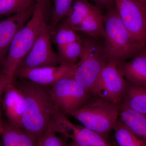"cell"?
Here are the masks:
<instances>
[{"mask_svg":"<svg viewBox=\"0 0 146 146\" xmlns=\"http://www.w3.org/2000/svg\"><path fill=\"white\" fill-rule=\"evenodd\" d=\"M51 0H36L32 16L13 38L2 64L1 72L11 81L22 59L31 50L39 36L47 17L52 13Z\"/></svg>","mask_w":146,"mask_h":146,"instance_id":"6da1fadb","label":"cell"},{"mask_svg":"<svg viewBox=\"0 0 146 146\" xmlns=\"http://www.w3.org/2000/svg\"><path fill=\"white\" fill-rule=\"evenodd\" d=\"M17 86L24 97L22 129L37 139L49 126L57 108L46 86L30 81Z\"/></svg>","mask_w":146,"mask_h":146,"instance_id":"7a4b0ae2","label":"cell"},{"mask_svg":"<svg viewBox=\"0 0 146 146\" xmlns=\"http://www.w3.org/2000/svg\"><path fill=\"white\" fill-rule=\"evenodd\" d=\"M106 36L103 43L104 56L106 63L119 65L133 58L145 50L134 41L123 25L115 6L103 15Z\"/></svg>","mask_w":146,"mask_h":146,"instance_id":"3957f363","label":"cell"},{"mask_svg":"<svg viewBox=\"0 0 146 146\" xmlns=\"http://www.w3.org/2000/svg\"><path fill=\"white\" fill-rule=\"evenodd\" d=\"M119 108V106L92 94L80 108L70 116L108 140L118 120Z\"/></svg>","mask_w":146,"mask_h":146,"instance_id":"277c9868","label":"cell"},{"mask_svg":"<svg viewBox=\"0 0 146 146\" xmlns=\"http://www.w3.org/2000/svg\"><path fill=\"white\" fill-rule=\"evenodd\" d=\"M94 38L90 37L82 40V52L72 77L77 83L91 94L102 69L107 63L104 56L103 44Z\"/></svg>","mask_w":146,"mask_h":146,"instance_id":"5b68a950","label":"cell"},{"mask_svg":"<svg viewBox=\"0 0 146 146\" xmlns=\"http://www.w3.org/2000/svg\"><path fill=\"white\" fill-rule=\"evenodd\" d=\"M49 86L47 89L56 106L67 116L80 108L92 95L72 77L61 79Z\"/></svg>","mask_w":146,"mask_h":146,"instance_id":"8992f818","label":"cell"},{"mask_svg":"<svg viewBox=\"0 0 146 146\" xmlns=\"http://www.w3.org/2000/svg\"><path fill=\"white\" fill-rule=\"evenodd\" d=\"M59 110L53 114L51 127L56 133L70 138L74 143L86 146H112L107 140L96 131L73 123Z\"/></svg>","mask_w":146,"mask_h":146,"instance_id":"52a82bcc","label":"cell"},{"mask_svg":"<svg viewBox=\"0 0 146 146\" xmlns=\"http://www.w3.org/2000/svg\"><path fill=\"white\" fill-rule=\"evenodd\" d=\"M52 33L49 25L46 23L31 50L22 59L17 68L31 69L60 65L59 56L52 46Z\"/></svg>","mask_w":146,"mask_h":146,"instance_id":"ba28073f","label":"cell"},{"mask_svg":"<svg viewBox=\"0 0 146 146\" xmlns=\"http://www.w3.org/2000/svg\"><path fill=\"white\" fill-rule=\"evenodd\" d=\"M115 6L123 25L132 39L145 47L146 13L137 0H115Z\"/></svg>","mask_w":146,"mask_h":146,"instance_id":"9c48e42d","label":"cell"},{"mask_svg":"<svg viewBox=\"0 0 146 146\" xmlns=\"http://www.w3.org/2000/svg\"><path fill=\"white\" fill-rule=\"evenodd\" d=\"M127 84L117 64L108 62L102 69L92 94L120 106Z\"/></svg>","mask_w":146,"mask_h":146,"instance_id":"30bf717a","label":"cell"},{"mask_svg":"<svg viewBox=\"0 0 146 146\" xmlns=\"http://www.w3.org/2000/svg\"><path fill=\"white\" fill-rule=\"evenodd\" d=\"M77 66L78 63L31 69L18 68L15 76L16 75L33 83L48 86L61 79L72 77Z\"/></svg>","mask_w":146,"mask_h":146,"instance_id":"8fae6325","label":"cell"},{"mask_svg":"<svg viewBox=\"0 0 146 146\" xmlns=\"http://www.w3.org/2000/svg\"><path fill=\"white\" fill-rule=\"evenodd\" d=\"M35 2L23 11L0 19V65L3 62L15 35L32 16Z\"/></svg>","mask_w":146,"mask_h":146,"instance_id":"7c38bea8","label":"cell"},{"mask_svg":"<svg viewBox=\"0 0 146 146\" xmlns=\"http://www.w3.org/2000/svg\"><path fill=\"white\" fill-rule=\"evenodd\" d=\"M3 107L9 124L22 128L24 97L21 89L14 82L9 84L2 99Z\"/></svg>","mask_w":146,"mask_h":146,"instance_id":"4fadbf2b","label":"cell"},{"mask_svg":"<svg viewBox=\"0 0 146 146\" xmlns=\"http://www.w3.org/2000/svg\"><path fill=\"white\" fill-rule=\"evenodd\" d=\"M118 67L128 82L146 89V51L145 49L132 60L120 63Z\"/></svg>","mask_w":146,"mask_h":146,"instance_id":"5bb4252c","label":"cell"},{"mask_svg":"<svg viewBox=\"0 0 146 146\" xmlns=\"http://www.w3.org/2000/svg\"><path fill=\"white\" fill-rule=\"evenodd\" d=\"M3 146H36L37 138L26 131L4 124L1 136Z\"/></svg>","mask_w":146,"mask_h":146,"instance_id":"9a60e30c","label":"cell"},{"mask_svg":"<svg viewBox=\"0 0 146 146\" xmlns=\"http://www.w3.org/2000/svg\"><path fill=\"white\" fill-rule=\"evenodd\" d=\"M121 104L146 115V88L127 81Z\"/></svg>","mask_w":146,"mask_h":146,"instance_id":"2e32d148","label":"cell"},{"mask_svg":"<svg viewBox=\"0 0 146 146\" xmlns=\"http://www.w3.org/2000/svg\"><path fill=\"white\" fill-rule=\"evenodd\" d=\"M74 31L82 32L90 37L104 39L106 32L101 9L97 6L94 11L76 28Z\"/></svg>","mask_w":146,"mask_h":146,"instance_id":"e0dca14e","label":"cell"},{"mask_svg":"<svg viewBox=\"0 0 146 146\" xmlns=\"http://www.w3.org/2000/svg\"><path fill=\"white\" fill-rule=\"evenodd\" d=\"M119 106L120 120L146 142V115L138 113L123 105Z\"/></svg>","mask_w":146,"mask_h":146,"instance_id":"ac0fdd59","label":"cell"},{"mask_svg":"<svg viewBox=\"0 0 146 146\" xmlns=\"http://www.w3.org/2000/svg\"><path fill=\"white\" fill-rule=\"evenodd\" d=\"M97 6L90 3L87 0H74L70 11L63 22L74 31Z\"/></svg>","mask_w":146,"mask_h":146,"instance_id":"d6986e66","label":"cell"},{"mask_svg":"<svg viewBox=\"0 0 146 146\" xmlns=\"http://www.w3.org/2000/svg\"><path fill=\"white\" fill-rule=\"evenodd\" d=\"M113 130L119 146H146V142L136 135L120 120L118 119Z\"/></svg>","mask_w":146,"mask_h":146,"instance_id":"ffe728a7","label":"cell"},{"mask_svg":"<svg viewBox=\"0 0 146 146\" xmlns=\"http://www.w3.org/2000/svg\"><path fill=\"white\" fill-rule=\"evenodd\" d=\"M52 35L53 41L57 46L58 51L70 43L82 40L76 31L63 22L54 30Z\"/></svg>","mask_w":146,"mask_h":146,"instance_id":"44dd1931","label":"cell"},{"mask_svg":"<svg viewBox=\"0 0 146 146\" xmlns=\"http://www.w3.org/2000/svg\"><path fill=\"white\" fill-rule=\"evenodd\" d=\"M53 3L52 13L49 25L52 31L58 26L62 19L68 16L74 0H51Z\"/></svg>","mask_w":146,"mask_h":146,"instance_id":"7402d4cb","label":"cell"},{"mask_svg":"<svg viewBox=\"0 0 146 146\" xmlns=\"http://www.w3.org/2000/svg\"><path fill=\"white\" fill-rule=\"evenodd\" d=\"M83 50L82 40L70 43L58 51L60 65L76 64Z\"/></svg>","mask_w":146,"mask_h":146,"instance_id":"603a6c76","label":"cell"},{"mask_svg":"<svg viewBox=\"0 0 146 146\" xmlns=\"http://www.w3.org/2000/svg\"><path fill=\"white\" fill-rule=\"evenodd\" d=\"M36 0H0V19L12 15L29 8Z\"/></svg>","mask_w":146,"mask_h":146,"instance_id":"cb8c5ba5","label":"cell"},{"mask_svg":"<svg viewBox=\"0 0 146 146\" xmlns=\"http://www.w3.org/2000/svg\"><path fill=\"white\" fill-rule=\"evenodd\" d=\"M62 138L58 137L49 126L37 139L36 146H68Z\"/></svg>","mask_w":146,"mask_h":146,"instance_id":"d4e9b609","label":"cell"},{"mask_svg":"<svg viewBox=\"0 0 146 146\" xmlns=\"http://www.w3.org/2000/svg\"><path fill=\"white\" fill-rule=\"evenodd\" d=\"M12 82L6 76L0 72V104L6 89L9 84Z\"/></svg>","mask_w":146,"mask_h":146,"instance_id":"484cf974","label":"cell"},{"mask_svg":"<svg viewBox=\"0 0 146 146\" xmlns=\"http://www.w3.org/2000/svg\"><path fill=\"white\" fill-rule=\"evenodd\" d=\"M97 6L101 9L104 8L106 10L115 7V0H93Z\"/></svg>","mask_w":146,"mask_h":146,"instance_id":"4316f807","label":"cell"},{"mask_svg":"<svg viewBox=\"0 0 146 146\" xmlns=\"http://www.w3.org/2000/svg\"><path fill=\"white\" fill-rule=\"evenodd\" d=\"M4 124V123L3 122L1 115V113H0V137H1V136Z\"/></svg>","mask_w":146,"mask_h":146,"instance_id":"83f0119b","label":"cell"},{"mask_svg":"<svg viewBox=\"0 0 146 146\" xmlns=\"http://www.w3.org/2000/svg\"><path fill=\"white\" fill-rule=\"evenodd\" d=\"M68 146H86L85 145H80V144H77L76 143H74L70 145H68Z\"/></svg>","mask_w":146,"mask_h":146,"instance_id":"f1b7e54d","label":"cell"},{"mask_svg":"<svg viewBox=\"0 0 146 146\" xmlns=\"http://www.w3.org/2000/svg\"><path fill=\"white\" fill-rule=\"evenodd\" d=\"M137 1H139V2L141 3H142L144 6V5L145 4L146 0H137Z\"/></svg>","mask_w":146,"mask_h":146,"instance_id":"f546056e","label":"cell"},{"mask_svg":"<svg viewBox=\"0 0 146 146\" xmlns=\"http://www.w3.org/2000/svg\"><path fill=\"white\" fill-rule=\"evenodd\" d=\"M144 7H145V12L146 13V1H145V4L144 5Z\"/></svg>","mask_w":146,"mask_h":146,"instance_id":"4dcf8cb0","label":"cell"},{"mask_svg":"<svg viewBox=\"0 0 146 146\" xmlns=\"http://www.w3.org/2000/svg\"><path fill=\"white\" fill-rule=\"evenodd\" d=\"M145 50L146 51V41L145 42Z\"/></svg>","mask_w":146,"mask_h":146,"instance_id":"1f68e13d","label":"cell"}]
</instances>
